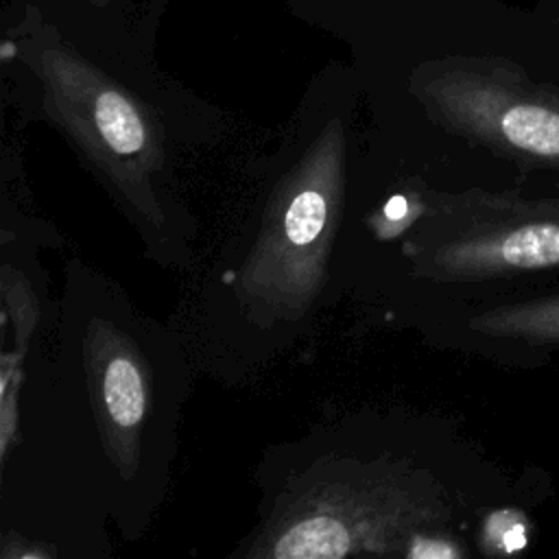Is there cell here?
Wrapping results in <instances>:
<instances>
[{
	"mask_svg": "<svg viewBox=\"0 0 559 559\" xmlns=\"http://www.w3.org/2000/svg\"><path fill=\"white\" fill-rule=\"evenodd\" d=\"M325 223V199L317 190H304L293 199L286 218L284 231L293 245L312 242Z\"/></svg>",
	"mask_w": 559,
	"mask_h": 559,
	"instance_id": "cell-6",
	"label": "cell"
},
{
	"mask_svg": "<svg viewBox=\"0 0 559 559\" xmlns=\"http://www.w3.org/2000/svg\"><path fill=\"white\" fill-rule=\"evenodd\" d=\"M491 328L535 343H559V295L515 304L491 314Z\"/></svg>",
	"mask_w": 559,
	"mask_h": 559,
	"instance_id": "cell-3",
	"label": "cell"
},
{
	"mask_svg": "<svg viewBox=\"0 0 559 559\" xmlns=\"http://www.w3.org/2000/svg\"><path fill=\"white\" fill-rule=\"evenodd\" d=\"M87 2H92L94 7H105L109 0H87Z\"/></svg>",
	"mask_w": 559,
	"mask_h": 559,
	"instance_id": "cell-9",
	"label": "cell"
},
{
	"mask_svg": "<svg viewBox=\"0 0 559 559\" xmlns=\"http://www.w3.org/2000/svg\"><path fill=\"white\" fill-rule=\"evenodd\" d=\"M406 203H404V199L402 197H393L391 201H389V205H386V214L391 216V218H400L406 210Z\"/></svg>",
	"mask_w": 559,
	"mask_h": 559,
	"instance_id": "cell-8",
	"label": "cell"
},
{
	"mask_svg": "<svg viewBox=\"0 0 559 559\" xmlns=\"http://www.w3.org/2000/svg\"><path fill=\"white\" fill-rule=\"evenodd\" d=\"M555 26H557V33H559V17L555 20Z\"/></svg>",
	"mask_w": 559,
	"mask_h": 559,
	"instance_id": "cell-10",
	"label": "cell"
},
{
	"mask_svg": "<svg viewBox=\"0 0 559 559\" xmlns=\"http://www.w3.org/2000/svg\"><path fill=\"white\" fill-rule=\"evenodd\" d=\"M94 124L109 148L131 155L144 144L142 120L131 100L118 92L103 87L94 98Z\"/></svg>",
	"mask_w": 559,
	"mask_h": 559,
	"instance_id": "cell-2",
	"label": "cell"
},
{
	"mask_svg": "<svg viewBox=\"0 0 559 559\" xmlns=\"http://www.w3.org/2000/svg\"><path fill=\"white\" fill-rule=\"evenodd\" d=\"M105 402L116 424L133 426L144 411V393L138 369L127 358H114L105 371Z\"/></svg>",
	"mask_w": 559,
	"mask_h": 559,
	"instance_id": "cell-5",
	"label": "cell"
},
{
	"mask_svg": "<svg viewBox=\"0 0 559 559\" xmlns=\"http://www.w3.org/2000/svg\"><path fill=\"white\" fill-rule=\"evenodd\" d=\"M493 518L498 522L496 528H500V533L496 531V539H498L496 544H500L504 552H513L526 544V522L518 513L504 511V513H496Z\"/></svg>",
	"mask_w": 559,
	"mask_h": 559,
	"instance_id": "cell-7",
	"label": "cell"
},
{
	"mask_svg": "<svg viewBox=\"0 0 559 559\" xmlns=\"http://www.w3.org/2000/svg\"><path fill=\"white\" fill-rule=\"evenodd\" d=\"M345 531L325 518L295 524L275 546L277 557H343Z\"/></svg>",
	"mask_w": 559,
	"mask_h": 559,
	"instance_id": "cell-4",
	"label": "cell"
},
{
	"mask_svg": "<svg viewBox=\"0 0 559 559\" xmlns=\"http://www.w3.org/2000/svg\"><path fill=\"white\" fill-rule=\"evenodd\" d=\"M439 85L467 127L533 166L559 170V92L502 57L439 66Z\"/></svg>",
	"mask_w": 559,
	"mask_h": 559,
	"instance_id": "cell-1",
	"label": "cell"
}]
</instances>
